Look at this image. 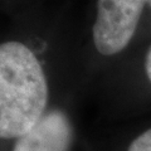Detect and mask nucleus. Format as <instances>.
<instances>
[{"label": "nucleus", "instance_id": "f257e3e1", "mask_svg": "<svg viewBox=\"0 0 151 151\" xmlns=\"http://www.w3.org/2000/svg\"><path fill=\"white\" fill-rule=\"evenodd\" d=\"M48 84L25 44H0V139H19L45 113Z\"/></svg>", "mask_w": 151, "mask_h": 151}, {"label": "nucleus", "instance_id": "f03ea898", "mask_svg": "<svg viewBox=\"0 0 151 151\" xmlns=\"http://www.w3.org/2000/svg\"><path fill=\"white\" fill-rule=\"evenodd\" d=\"M149 0H98L93 25V43L103 55H112L129 45L141 13Z\"/></svg>", "mask_w": 151, "mask_h": 151}, {"label": "nucleus", "instance_id": "39448f33", "mask_svg": "<svg viewBox=\"0 0 151 151\" xmlns=\"http://www.w3.org/2000/svg\"><path fill=\"white\" fill-rule=\"evenodd\" d=\"M145 70L146 74H147V78L150 79L151 82V48L146 54V59H145Z\"/></svg>", "mask_w": 151, "mask_h": 151}, {"label": "nucleus", "instance_id": "20e7f679", "mask_svg": "<svg viewBox=\"0 0 151 151\" xmlns=\"http://www.w3.org/2000/svg\"><path fill=\"white\" fill-rule=\"evenodd\" d=\"M127 151H151V129L137 136L131 142Z\"/></svg>", "mask_w": 151, "mask_h": 151}, {"label": "nucleus", "instance_id": "423d86ee", "mask_svg": "<svg viewBox=\"0 0 151 151\" xmlns=\"http://www.w3.org/2000/svg\"><path fill=\"white\" fill-rule=\"evenodd\" d=\"M149 4H150V6H151V0H149Z\"/></svg>", "mask_w": 151, "mask_h": 151}, {"label": "nucleus", "instance_id": "7ed1b4c3", "mask_svg": "<svg viewBox=\"0 0 151 151\" xmlns=\"http://www.w3.org/2000/svg\"><path fill=\"white\" fill-rule=\"evenodd\" d=\"M73 142V127L63 111L50 110L17 139L13 151H69Z\"/></svg>", "mask_w": 151, "mask_h": 151}]
</instances>
